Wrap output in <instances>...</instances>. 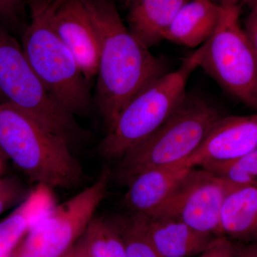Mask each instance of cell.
I'll list each match as a JSON object with an SVG mask.
<instances>
[{"instance_id":"obj_1","label":"cell","mask_w":257,"mask_h":257,"mask_svg":"<svg viewBox=\"0 0 257 257\" xmlns=\"http://www.w3.org/2000/svg\"><path fill=\"white\" fill-rule=\"evenodd\" d=\"M82 1L99 36L95 97L108 128L134 96L168 72L125 25L114 0Z\"/></svg>"},{"instance_id":"obj_2","label":"cell","mask_w":257,"mask_h":257,"mask_svg":"<svg viewBox=\"0 0 257 257\" xmlns=\"http://www.w3.org/2000/svg\"><path fill=\"white\" fill-rule=\"evenodd\" d=\"M0 150L31 182L70 189L84 173L65 139L18 107L0 102Z\"/></svg>"},{"instance_id":"obj_3","label":"cell","mask_w":257,"mask_h":257,"mask_svg":"<svg viewBox=\"0 0 257 257\" xmlns=\"http://www.w3.org/2000/svg\"><path fill=\"white\" fill-rule=\"evenodd\" d=\"M59 0H28L30 23L24 32V54L59 105L69 114L89 110L88 82L70 51L57 35L52 15Z\"/></svg>"},{"instance_id":"obj_4","label":"cell","mask_w":257,"mask_h":257,"mask_svg":"<svg viewBox=\"0 0 257 257\" xmlns=\"http://www.w3.org/2000/svg\"><path fill=\"white\" fill-rule=\"evenodd\" d=\"M204 45L184 58L180 66L144 87L107 128L101 155L120 159L162 126L181 104L189 77L199 67Z\"/></svg>"},{"instance_id":"obj_5","label":"cell","mask_w":257,"mask_h":257,"mask_svg":"<svg viewBox=\"0 0 257 257\" xmlns=\"http://www.w3.org/2000/svg\"><path fill=\"white\" fill-rule=\"evenodd\" d=\"M221 116L205 99L186 94L158 130L120 158L118 178L126 184L144 171L180 163L195 152Z\"/></svg>"},{"instance_id":"obj_6","label":"cell","mask_w":257,"mask_h":257,"mask_svg":"<svg viewBox=\"0 0 257 257\" xmlns=\"http://www.w3.org/2000/svg\"><path fill=\"white\" fill-rule=\"evenodd\" d=\"M216 31L204 44L199 67L226 92L257 109V54L240 26L239 0L221 3Z\"/></svg>"},{"instance_id":"obj_7","label":"cell","mask_w":257,"mask_h":257,"mask_svg":"<svg viewBox=\"0 0 257 257\" xmlns=\"http://www.w3.org/2000/svg\"><path fill=\"white\" fill-rule=\"evenodd\" d=\"M0 96L68 143L79 133L73 115L53 99L27 60L21 45L0 25Z\"/></svg>"},{"instance_id":"obj_8","label":"cell","mask_w":257,"mask_h":257,"mask_svg":"<svg viewBox=\"0 0 257 257\" xmlns=\"http://www.w3.org/2000/svg\"><path fill=\"white\" fill-rule=\"evenodd\" d=\"M111 172L77 195L52 208L30 228L12 257H62L84 234L105 197Z\"/></svg>"},{"instance_id":"obj_9","label":"cell","mask_w":257,"mask_h":257,"mask_svg":"<svg viewBox=\"0 0 257 257\" xmlns=\"http://www.w3.org/2000/svg\"><path fill=\"white\" fill-rule=\"evenodd\" d=\"M237 185L204 170L191 168L167 200L147 217L180 221L202 232L221 233L220 214L226 195Z\"/></svg>"},{"instance_id":"obj_10","label":"cell","mask_w":257,"mask_h":257,"mask_svg":"<svg viewBox=\"0 0 257 257\" xmlns=\"http://www.w3.org/2000/svg\"><path fill=\"white\" fill-rule=\"evenodd\" d=\"M52 23L86 80L90 82L97 74L99 40L85 5L82 0H59Z\"/></svg>"},{"instance_id":"obj_11","label":"cell","mask_w":257,"mask_h":257,"mask_svg":"<svg viewBox=\"0 0 257 257\" xmlns=\"http://www.w3.org/2000/svg\"><path fill=\"white\" fill-rule=\"evenodd\" d=\"M257 148V114L221 116L195 152L180 163L194 168L209 162L234 160Z\"/></svg>"},{"instance_id":"obj_12","label":"cell","mask_w":257,"mask_h":257,"mask_svg":"<svg viewBox=\"0 0 257 257\" xmlns=\"http://www.w3.org/2000/svg\"><path fill=\"white\" fill-rule=\"evenodd\" d=\"M190 169L174 165L150 169L135 176L126 184V207L133 214L151 216Z\"/></svg>"},{"instance_id":"obj_13","label":"cell","mask_w":257,"mask_h":257,"mask_svg":"<svg viewBox=\"0 0 257 257\" xmlns=\"http://www.w3.org/2000/svg\"><path fill=\"white\" fill-rule=\"evenodd\" d=\"M141 216L150 242L163 257L200 255L219 236L197 231L175 219Z\"/></svg>"},{"instance_id":"obj_14","label":"cell","mask_w":257,"mask_h":257,"mask_svg":"<svg viewBox=\"0 0 257 257\" xmlns=\"http://www.w3.org/2000/svg\"><path fill=\"white\" fill-rule=\"evenodd\" d=\"M222 6L209 0H189L176 15L165 40L189 48H198L214 35Z\"/></svg>"},{"instance_id":"obj_15","label":"cell","mask_w":257,"mask_h":257,"mask_svg":"<svg viewBox=\"0 0 257 257\" xmlns=\"http://www.w3.org/2000/svg\"><path fill=\"white\" fill-rule=\"evenodd\" d=\"M189 0H126L127 28L148 48L165 40L176 15Z\"/></svg>"},{"instance_id":"obj_16","label":"cell","mask_w":257,"mask_h":257,"mask_svg":"<svg viewBox=\"0 0 257 257\" xmlns=\"http://www.w3.org/2000/svg\"><path fill=\"white\" fill-rule=\"evenodd\" d=\"M221 233L243 243L257 242V187L239 186L226 195L220 214Z\"/></svg>"},{"instance_id":"obj_17","label":"cell","mask_w":257,"mask_h":257,"mask_svg":"<svg viewBox=\"0 0 257 257\" xmlns=\"http://www.w3.org/2000/svg\"><path fill=\"white\" fill-rule=\"evenodd\" d=\"M112 220L121 236L126 257H163L150 242L143 216L132 214Z\"/></svg>"},{"instance_id":"obj_18","label":"cell","mask_w":257,"mask_h":257,"mask_svg":"<svg viewBox=\"0 0 257 257\" xmlns=\"http://www.w3.org/2000/svg\"><path fill=\"white\" fill-rule=\"evenodd\" d=\"M230 161L243 185L257 187V148Z\"/></svg>"},{"instance_id":"obj_19","label":"cell","mask_w":257,"mask_h":257,"mask_svg":"<svg viewBox=\"0 0 257 257\" xmlns=\"http://www.w3.org/2000/svg\"><path fill=\"white\" fill-rule=\"evenodd\" d=\"M29 193L26 194L23 187L13 179H0V215L19 201L24 200Z\"/></svg>"},{"instance_id":"obj_20","label":"cell","mask_w":257,"mask_h":257,"mask_svg":"<svg viewBox=\"0 0 257 257\" xmlns=\"http://www.w3.org/2000/svg\"><path fill=\"white\" fill-rule=\"evenodd\" d=\"M199 257H234V243L226 236H217Z\"/></svg>"},{"instance_id":"obj_21","label":"cell","mask_w":257,"mask_h":257,"mask_svg":"<svg viewBox=\"0 0 257 257\" xmlns=\"http://www.w3.org/2000/svg\"><path fill=\"white\" fill-rule=\"evenodd\" d=\"M28 0H0V19L12 24L18 23Z\"/></svg>"},{"instance_id":"obj_22","label":"cell","mask_w":257,"mask_h":257,"mask_svg":"<svg viewBox=\"0 0 257 257\" xmlns=\"http://www.w3.org/2000/svg\"><path fill=\"white\" fill-rule=\"evenodd\" d=\"M244 32L257 54V5L248 16Z\"/></svg>"},{"instance_id":"obj_23","label":"cell","mask_w":257,"mask_h":257,"mask_svg":"<svg viewBox=\"0 0 257 257\" xmlns=\"http://www.w3.org/2000/svg\"><path fill=\"white\" fill-rule=\"evenodd\" d=\"M234 257H257V242L243 243L233 241Z\"/></svg>"},{"instance_id":"obj_24","label":"cell","mask_w":257,"mask_h":257,"mask_svg":"<svg viewBox=\"0 0 257 257\" xmlns=\"http://www.w3.org/2000/svg\"><path fill=\"white\" fill-rule=\"evenodd\" d=\"M62 257H85L79 251V248L74 245Z\"/></svg>"},{"instance_id":"obj_25","label":"cell","mask_w":257,"mask_h":257,"mask_svg":"<svg viewBox=\"0 0 257 257\" xmlns=\"http://www.w3.org/2000/svg\"><path fill=\"white\" fill-rule=\"evenodd\" d=\"M239 1L243 3V4L248 5V7L251 8L257 5V0H239Z\"/></svg>"},{"instance_id":"obj_26","label":"cell","mask_w":257,"mask_h":257,"mask_svg":"<svg viewBox=\"0 0 257 257\" xmlns=\"http://www.w3.org/2000/svg\"><path fill=\"white\" fill-rule=\"evenodd\" d=\"M209 1L212 2V3H216L217 5H221L224 0H209Z\"/></svg>"},{"instance_id":"obj_27","label":"cell","mask_w":257,"mask_h":257,"mask_svg":"<svg viewBox=\"0 0 257 257\" xmlns=\"http://www.w3.org/2000/svg\"><path fill=\"white\" fill-rule=\"evenodd\" d=\"M12 256H13V253H12V254L10 255V256H6V257H12Z\"/></svg>"},{"instance_id":"obj_28","label":"cell","mask_w":257,"mask_h":257,"mask_svg":"<svg viewBox=\"0 0 257 257\" xmlns=\"http://www.w3.org/2000/svg\"><path fill=\"white\" fill-rule=\"evenodd\" d=\"M0 168H1V165H0Z\"/></svg>"}]
</instances>
